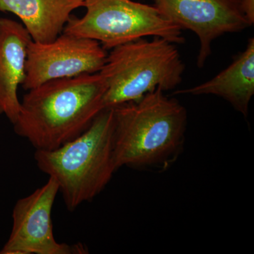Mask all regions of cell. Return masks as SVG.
I'll use <instances>...</instances> for the list:
<instances>
[{
  "label": "cell",
  "mask_w": 254,
  "mask_h": 254,
  "mask_svg": "<svg viewBox=\"0 0 254 254\" xmlns=\"http://www.w3.org/2000/svg\"><path fill=\"white\" fill-rule=\"evenodd\" d=\"M99 72L46 82L23 97L14 131L36 150H53L80 136L104 108Z\"/></svg>",
  "instance_id": "6da1fadb"
},
{
  "label": "cell",
  "mask_w": 254,
  "mask_h": 254,
  "mask_svg": "<svg viewBox=\"0 0 254 254\" xmlns=\"http://www.w3.org/2000/svg\"><path fill=\"white\" fill-rule=\"evenodd\" d=\"M114 160L118 169L165 170L184 149L186 108L160 88L139 100L112 107Z\"/></svg>",
  "instance_id": "7a4b0ae2"
},
{
  "label": "cell",
  "mask_w": 254,
  "mask_h": 254,
  "mask_svg": "<svg viewBox=\"0 0 254 254\" xmlns=\"http://www.w3.org/2000/svg\"><path fill=\"white\" fill-rule=\"evenodd\" d=\"M37 165L56 180L66 208L72 212L108 185L118 170L114 160L113 108H104L74 139L53 150H36Z\"/></svg>",
  "instance_id": "3957f363"
},
{
  "label": "cell",
  "mask_w": 254,
  "mask_h": 254,
  "mask_svg": "<svg viewBox=\"0 0 254 254\" xmlns=\"http://www.w3.org/2000/svg\"><path fill=\"white\" fill-rule=\"evenodd\" d=\"M185 70L175 44L160 37L115 47L99 71L107 85L103 108L139 100L157 88L173 90L181 83Z\"/></svg>",
  "instance_id": "277c9868"
},
{
  "label": "cell",
  "mask_w": 254,
  "mask_h": 254,
  "mask_svg": "<svg viewBox=\"0 0 254 254\" xmlns=\"http://www.w3.org/2000/svg\"><path fill=\"white\" fill-rule=\"evenodd\" d=\"M86 12L71 16L63 33L99 42L105 50L145 37H160L183 44L182 29L164 17L154 5L132 0H86Z\"/></svg>",
  "instance_id": "5b68a950"
},
{
  "label": "cell",
  "mask_w": 254,
  "mask_h": 254,
  "mask_svg": "<svg viewBox=\"0 0 254 254\" xmlns=\"http://www.w3.org/2000/svg\"><path fill=\"white\" fill-rule=\"evenodd\" d=\"M107 56L99 42L68 33L48 43L31 41L21 86L28 91L52 80L99 72Z\"/></svg>",
  "instance_id": "8992f818"
},
{
  "label": "cell",
  "mask_w": 254,
  "mask_h": 254,
  "mask_svg": "<svg viewBox=\"0 0 254 254\" xmlns=\"http://www.w3.org/2000/svg\"><path fill=\"white\" fill-rule=\"evenodd\" d=\"M58 192L56 180L49 177L43 187L16 202L11 234L0 254L88 253L81 244L68 245L55 238L52 210Z\"/></svg>",
  "instance_id": "52a82bcc"
},
{
  "label": "cell",
  "mask_w": 254,
  "mask_h": 254,
  "mask_svg": "<svg viewBox=\"0 0 254 254\" xmlns=\"http://www.w3.org/2000/svg\"><path fill=\"white\" fill-rule=\"evenodd\" d=\"M154 6L169 21L198 36L200 47L196 63L199 68L211 54L215 39L252 26L242 0H155Z\"/></svg>",
  "instance_id": "ba28073f"
},
{
  "label": "cell",
  "mask_w": 254,
  "mask_h": 254,
  "mask_svg": "<svg viewBox=\"0 0 254 254\" xmlns=\"http://www.w3.org/2000/svg\"><path fill=\"white\" fill-rule=\"evenodd\" d=\"M32 41L22 23L0 18V115L14 125L21 102L18 88L26 77L28 47Z\"/></svg>",
  "instance_id": "9c48e42d"
},
{
  "label": "cell",
  "mask_w": 254,
  "mask_h": 254,
  "mask_svg": "<svg viewBox=\"0 0 254 254\" xmlns=\"http://www.w3.org/2000/svg\"><path fill=\"white\" fill-rule=\"evenodd\" d=\"M86 0H0V11L20 18L32 41L48 43L63 32L72 15Z\"/></svg>",
  "instance_id": "30bf717a"
},
{
  "label": "cell",
  "mask_w": 254,
  "mask_h": 254,
  "mask_svg": "<svg viewBox=\"0 0 254 254\" xmlns=\"http://www.w3.org/2000/svg\"><path fill=\"white\" fill-rule=\"evenodd\" d=\"M175 94L215 95L232 105L245 118L254 94V39L231 64L218 75L198 86L175 92Z\"/></svg>",
  "instance_id": "8fae6325"
},
{
  "label": "cell",
  "mask_w": 254,
  "mask_h": 254,
  "mask_svg": "<svg viewBox=\"0 0 254 254\" xmlns=\"http://www.w3.org/2000/svg\"><path fill=\"white\" fill-rule=\"evenodd\" d=\"M242 6L247 19L252 26L254 23V0H242Z\"/></svg>",
  "instance_id": "7c38bea8"
}]
</instances>
